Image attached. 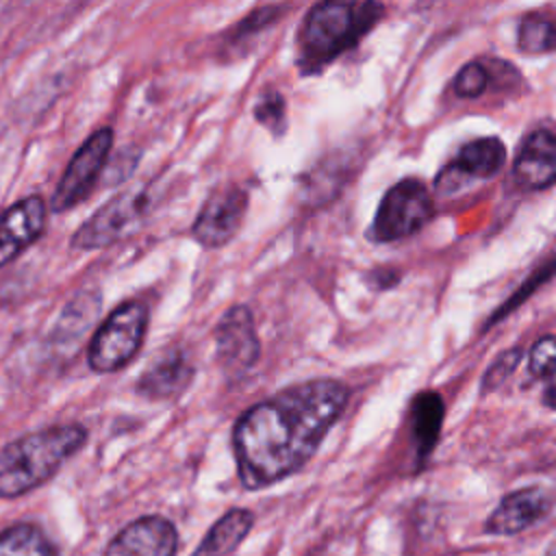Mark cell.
<instances>
[{
    "instance_id": "8",
    "label": "cell",
    "mask_w": 556,
    "mask_h": 556,
    "mask_svg": "<svg viewBox=\"0 0 556 556\" xmlns=\"http://www.w3.org/2000/svg\"><path fill=\"white\" fill-rule=\"evenodd\" d=\"M215 356L228 378H241L256 365L261 356V341L248 306H230L217 321Z\"/></svg>"
},
{
    "instance_id": "2",
    "label": "cell",
    "mask_w": 556,
    "mask_h": 556,
    "mask_svg": "<svg viewBox=\"0 0 556 556\" xmlns=\"http://www.w3.org/2000/svg\"><path fill=\"white\" fill-rule=\"evenodd\" d=\"M384 15L380 2H317L298 30V67L302 74L321 72L352 50Z\"/></svg>"
},
{
    "instance_id": "22",
    "label": "cell",
    "mask_w": 556,
    "mask_h": 556,
    "mask_svg": "<svg viewBox=\"0 0 556 556\" xmlns=\"http://www.w3.org/2000/svg\"><path fill=\"white\" fill-rule=\"evenodd\" d=\"M521 356H523V350H521V348H508V350L500 352V354L495 356V361L489 365V369L484 371V376H482L480 393L486 395V393L500 389V387L515 374V369H517Z\"/></svg>"
},
{
    "instance_id": "11",
    "label": "cell",
    "mask_w": 556,
    "mask_h": 556,
    "mask_svg": "<svg viewBox=\"0 0 556 556\" xmlns=\"http://www.w3.org/2000/svg\"><path fill=\"white\" fill-rule=\"evenodd\" d=\"M178 532L167 517L146 515L124 526L106 545L104 556H176Z\"/></svg>"
},
{
    "instance_id": "18",
    "label": "cell",
    "mask_w": 556,
    "mask_h": 556,
    "mask_svg": "<svg viewBox=\"0 0 556 556\" xmlns=\"http://www.w3.org/2000/svg\"><path fill=\"white\" fill-rule=\"evenodd\" d=\"M0 556H54V549L39 528L17 523L0 534Z\"/></svg>"
},
{
    "instance_id": "25",
    "label": "cell",
    "mask_w": 556,
    "mask_h": 556,
    "mask_svg": "<svg viewBox=\"0 0 556 556\" xmlns=\"http://www.w3.org/2000/svg\"><path fill=\"white\" fill-rule=\"evenodd\" d=\"M371 276L378 289H389L400 282V274L395 269H376Z\"/></svg>"
},
{
    "instance_id": "21",
    "label": "cell",
    "mask_w": 556,
    "mask_h": 556,
    "mask_svg": "<svg viewBox=\"0 0 556 556\" xmlns=\"http://www.w3.org/2000/svg\"><path fill=\"white\" fill-rule=\"evenodd\" d=\"M489 83H491V74H489L486 65L480 61H469L467 65H463L458 70L452 87L458 98L473 100L489 89Z\"/></svg>"
},
{
    "instance_id": "27",
    "label": "cell",
    "mask_w": 556,
    "mask_h": 556,
    "mask_svg": "<svg viewBox=\"0 0 556 556\" xmlns=\"http://www.w3.org/2000/svg\"><path fill=\"white\" fill-rule=\"evenodd\" d=\"M545 556H556V541L547 547V552H545Z\"/></svg>"
},
{
    "instance_id": "3",
    "label": "cell",
    "mask_w": 556,
    "mask_h": 556,
    "mask_svg": "<svg viewBox=\"0 0 556 556\" xmlns=\"http://www.w3.org/2000/svg\"><path fill=\"white\" fill-rule=\"evenodd\" d=\"M85 441L87 430L80 424L50 426L13 439L0 450V497H20L41 486Z\"/></svg>"
},
{
    "instance_id": "5",
    "label": "cell",
    "mask_w": 556,
    "mask_h": 556,
    "mask_svg": "<svg viewBox=\"0 0 556 556\" xmlns=\"http://www.w3.org/2000/svg\"><path fill=\"white\" fill-rule=\"evenodd\" d=\"M434 213L430 191L419 178H404L382 195L367 239L374 243H393L419 232Z\"/></svg>"
},
{
    "instance_id": "6",
    "label": "cell",
    "mask_w": 556,
    "mask_h": 556,
    "mask_svg": "<svg viewBox=\"0 0 556 556\" xmlns=\"http://www.w3.org/2000/svg\"><path fill=\"white\" fill-rule=\"evenodd\" d=\"M152 206V191L135 187L104 202L72 237L76 250H98L135 232Z\"/></svg>"
},
{
    "instance_id": "20",
    "label": "cell",
    "mask_w": 556,
    "mask_h": 556,
    "mask_svg": "<svg viewBox=\"0 0 556 556\" xmlns=\"http://www.w3.org/2000/svg\"><path fill=\"white\" fill-rule=\"evenodd\" d=\"M254 117L263 124L271 135L280 137L287 128V102L282 93L274 87L265 89L263 96L254 104Z\"/></svg>"
},
{
    "instance_id": "15",
    "label": "cell",
    "mask_w": 556,
    "mask_h": 556,
    "mask_svg": "<svg viewBox=\"0 0 556 556\" xmlns=\"http://www.w3.org/2000/svg\"><path fill=\"white\" fill-rule=\"evenodd\" d=\"M193 378V365L178 348L161 352L139 376L137 391L148 400H169L187 389Z\"/></svg>"
},
{
    "instance_id": "10",
    "label": "cell",
    "mask_w": 556,
    "mask_h": 556,
    "mask_svg": "<svg viewBox=\"0 0 556 556\" xmlns=\"http://www.w3.org/2000/svg\"><path fill=\"white\" fill-rule=\"evenodd\" d=\"M506 163V146L497 137H482L465 143L456 159L439 169L434 189L441 193H454L467 187L476 178H491L500 174Z\"/></svg>"
},
{
    "instance_id": "1",
    "label": "cell",
    "mask_w": 556,
    "mask_h": 556,
    "mask_svg": "<svg viewBox=\"0 0 556 556\" xmlns=\"http://www.w3.org/2000/svg\"><path fill=\"white\" fill-rule=\"evenodd\" d=\"M350 389L334 378L291 384L248 408L232 428L239 480L265 489L302 469L339 421Z\"/></svg>"
},
{
    "instance_id": "4",
    "label": "cell",
    "mask_w": 556,
    "mask_h": 556,
    "mask_svg": "<svg viewBox=\"0 0 556 556\" xmlns=\"http://www.w3.org/2000/svg\"><path fill=\"white\" fill-rule=\"evenodd\" d=\"M148 319V306L139 300H128L109 313L89 341V367L96 374H113L126 367L143 345Z\"/></svg>"
},
{
    "instance_id": "23",
    "label": "cell",
    "mask_w": 556,
    "mask_h": 556,
    "mask_svg": "<svg viewBox=\"0 0 556 556\" xmlns=\"http://www.w3.org/2000/svg\"><path fill=\"white\" fill-rule=\"evenodd\" d=\"M556 369V334L539 337L528 352V371L532 378H547Z\"/></svg>"
},
{
    "instance_id": "12",
    "label": "cell",
    "mask_w": 556,
    "mask_h": 556,
    "mask_svg": "<svg viewBox=\"0 0 556 556\" xmlns=\"http://www.w3.org/2000/svg\"><path fill=\"white\" fill-rule=\"evenodd\" d=\"M48 204L41 195H26L0 215V267L9 265L43 232Z\"/></svg>"
},
{
    "instance_id": "13",
    "label": "cell",
    "mask_w": 556,
    "mask_h": 556,
    "mask_svg": "<svg viewBox=\"0 0 556 556\" xmlns=\"http://www.w3.org/2000/svg\"><path fill=\"white\" fill-rule=\"evenodd\" d=\"M513 182L523 191H541L556 182V135L547 128H534L521 141L515 163Z\"/></svg>"
},
{
    "instance_id": "9",
    "label": "cell",
    "mask_w": 556,
    "mask_h": 556,
    "mask_svg": "<svg viewBox=\"0 0 556 556\" xmlns=\"http://www.w3.org/2000/svg\"><path fill=\"white\" fill-rule=\"evenodd\" d=\"M248 208V191L239 185H224L215 189L202 204L191 235L204 248L226 245L241 228Z\"/></svg>"
},
{
    "instance_id": "7",
    "label": "cell",
    "mask_w": 556,
    "mask_h": 556,
    "mask_svg": "<svg viewBox=\"0 0 556 556\" xmlns=\"http://www.w3.org/2000/svg\"><path fill=\"white\" fill-rule=\"evenodd\" d=\"M113 148V130L111 128H100L96 130L72 156L67 163L56 191L50 200V208L54 213H63L80 204L96 187L109 154Z\"/></svg>"
},
{
    "instance_id": "14",
    "label": "cell",
    "mask_w": 556,
    "mask_h": 556,
    "mask_svg": "<svg viewBox=\"0 0 556 556\" xmlns=\"http://www.w3.org/2000/svg\"><path fill=\"white\" fill-rule=\"evenodd\" d=\"M554 508V493L543 486H526L502 497L495 510L489 515L484 530L491 534H517Z\"/></svg>"
},
{
    "instance_id": "19",
    "label": "cell",
    "mask_w": 556,
    "mask_h": 556,
    "mask_svg": "<svg viewBox=\"0 0 556 556\" xmlns=\"http://www.w3.org/2000/svg\"><path fill=\"white\" fill-rule=\"evenodd\" d=\"M517 46L526 54H543L556 50V22L539 13L521 17L517 28Z\"/></svg>"
},
{
    "instance_id": "26",
    "label": "cell",
    "mask_w": 556,
    "mask_h": 556,
    "mask_svg": "<svg viewBox=\"0 0 556 556\" xmlns=\"http://www.w3.org/2000/svg\"><path fill=\"white\" fill-rule=\"evenodd\" d=\"M543 404L556 410V369L547 376V382L543 387Z\"/></svg>"
},
{
    "instance_id": "17",
    "label": "cell",
    "mask_w": 556,
    "mask_h": 556,
    "mask_svg": "<svg viewBox=\"0 0 556 556\" xmlns=\"http://www.w3.org/2000/svg\"><path fill=\"white\" fill-rule=\"evenodd\" d=\"M252 523L254 515L248 508H230L211 526L193 556H226L248 536Z\"/></svg>"
},
{
    "instance_id": "24",
    "label": "cell",
    "mask_w": 556,
    "mask_h": 556,
    "mask_svg": "<svg viewBox=\"0 0 556 556\" xmlns=\"http://www.w3.org/2000/svg\"><path fill=\"white\" fill-rule=\"evenodd\" d=\"M556 271V258H552V261H547V265L543 267V269H539L532 278H528L526 282H523V287L504 304V306H500L497 308V313H493V317H491V321H497V319H502L510 308H515V306H519L539 285H543L545 280H549V276Z\"/></svg>"
},
{
    "instance_id": "16",
    "label": "cell",
    "mask_w": 556,
    "mask_h": 556,
    "mask_svg": "<svg viewBox=\"0 0 556 556\" xmlns=\"http://www.w3.org/2000/svg\"><path fill=\"white\" fill-rule=\"evenodd\" d=\"M443 413H445V406L437 391H419L413 397L408 406V419H410V432H413L419 460L428 458L430 452L434 450L441 434V426H443Z\"/></svg>"
}]
</instances>
